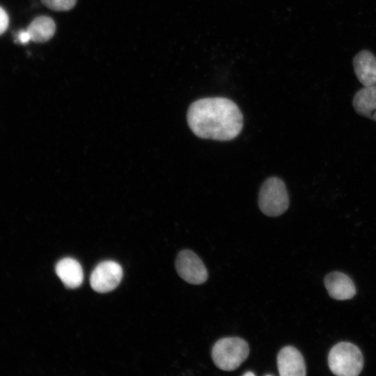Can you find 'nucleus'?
<instances>
[{"instance_id":"f257e3e1","label":"nucleus","mask_w":376,"mask_h":376,"mask_svg":"<svg viewBox=\"0 0 376 376\" xmlns=\"http://www.w3.org/2000/svg\"><path fill=\"white\" fill-rule=\"evenodd\" d=\"M187 120L192 132L205 139L229 141L238 136L243 127V116L237 105L222 97L194 102Z\"/></svg>"},{"instance_id":"f03ea898","label":"nucleus","mask_w":376,"mask_h":376,"mask_svg":"<svg viewBox=\"0 0 376 376\" xmlns=\"http://www.w3.org/2000/svg\"><path fill=\"white\" fill-rule=\"evenodd\" d=\"M328 366L338 376H357L363 367V357L359 348L350 342L334 345L328 354Z\"/></svg>"},{"instance_id":"7ed1b4c3","label":"nucleus","mask_w":376,"mask_h":376,"mask_svg":"<svg viewBox=\"0 0 376 376\" xmlns=\"http://www.w3.org/2000/svg\"><path fill=\"white\" fill-rule=\"evenodd\" d=\"M247 342L239 337H226L218 340L212 349L213 362L219 369L231 371L237 368L248 357Z\"/></svg>"},{"instance_id":"20e7f679","label":"nucleus","mask_w":376,"mask_h":376,"mask_svg":"<svg viewBox=\"0 0 376 376\" xmlns=\"http://www.w3.org/2000/svg\"><path fill=\"white\" fill-rule=\"evenodd\" d=\"M258 206L268 217H278L289 207V197L283 180L276 177L267 179L262 185L258 194Z\"/></svg>"},{"instance_id":"39448f33","label":"nucleus","mask_w":376,"mask_h":376,"mask_svg":"<svg viewBox=\"0 0 376 376\" xmlns=\"http://www.w3.org/2000/svg\"><path fill=\"white\" fill-rule=\"evenodd\" d=\"M175 269L178 275L185 281L200 285L206 281L208 274L201 258L192 251H181L175 260Z\"/></svg>"},{"instance_id":"423d86ee","label":"nucleus","mask_w":376,"mask_h":376,"mask_svg":"<svg viewBox=\"0 0 376 376\" xmlns=\"http://www.w3.org/2000/svg\"><path fill=\"white\" fill-rule=\"evenodd\" d=\"M122 277L121 266L115 261L106 260L95 267L90 277V284L97 292H108L119 285Z\"/></svg>"},{"instance_id":"0eeeda50","label":"nucleus","mask_w":376,"mask_h":376,"mask_svg":"<svg viewBox=\"0 0 376 376\" xmlns=\"http://www.w3.org/2000/svg\"><path fill=\"white\" fill-rule=\"evenodd\" d=\"M277 368L281 376H304L306 365L301 352L295 347H283L277 356Z\"/></svg>"},{"instance_id":"6e6552de","label":"nucleus","mask_w":376,"mask_h":376,"mask_svg":"<svg viewBox=\"0 0 376 376\" xmlns=\"http://www.w3.org/2000/svg\"><path fill=\"white\" fill-rule=\"evenodd\" d=\"M329 295L336 300H347L356 295V288L352 280L340 272H331L324 279Z\"/></svg>"},{"instance_id":"1a4fd4ad","label":"nucleus","mask_w":376,"mask_h":376,"mask_svg":"<svg viewBox=\"0 0 376 376\" xmlns=\"http://www.w3.org/2000/svg\"><path fill=\"white\" fill-rule=\"evenodd\" d=\"M355 75L363 86L376 85V57L370 51L364 49L353 58Z\"/></svg>"},{"instance_id":"9d476101","label":"nucleus","mask_w":376,"mask_h":376,"mask_svg":"<svg viewBox=\"0 0 376 376\" xmlns=\"http://www.w3.org/2000/svg\"><path fill=\"white\" fill-rule=\"evenodd\" d=\"M55 271L68 288H76L80 286L84 280V273L80 263L72 258H64L60 260L55 267Z\"/></svg>"},{"instance_id":"9b49d317","label":"nucleus","mask_w":376,"mask_h":376,"mask_svg":"<svg viewBox=\"0 0 376 376\" xmlns=\"http://www.w3.org/2000/svg\"><path fill=\"white\" fill-rule=\"evenodd\" d=\"M352 104L359 115L376 122V85L359 90L353 97Z\"/></svg>"},{"instance_id":"f8f14e48","label":"nucleus","mask_w":376,"mask_h":376,"mask_svg":"<svg viewBox=\"0 0 376 376\" xmlns=\"http://www.w3.org/2000/svg\"><path fill=\"white\" fill-rule=\"evenodd\" d=\"M31 40L36 42H45L50 40L56 31L54 21L47 16H39L35 18L26 29Z\"/></svg>"},{"instance_id":"ddd939ff","label":"nucleus","mask_w":376,"mask_h":376,"mask_svg":"<svg viewBox=\"0 0 376 376\" xmlns=\"http://www.w3.org/2000/svg\"><path fill=\"white\" fill-rule=\"evenodd\" d=\"M42 3L54 11H68L74 8L77 0H41Z\"/></svg>"},{"instance_id":"4468645a","label":"nucleus","mask_w":376,"mask_h":376,"mask_svg":"<svg viewBox=\"0 0 376 376\" xmlns=\"http://www.w3.org/2000/svg\"><path fill=\"white\" fill-rule=\"evenodd\" d=\"M9 18L7 13L0 7V35L6 31L8 26Z\"/></svg>"},{"instance_id":"2eb2a0df","label":"nucleus","mask_w":376,"mask_h":376,"mask_svg":"<svg viewBox=\"0 0 376 376\" xmlns=\"http://www.w3.org/2000/svg\"><path fill=\"white\" fill-rule=\"evenodd\" d=\"M17 38L18 42L22 44H26L31 40L30 34L26 29L19 31L17 33Z\"/></svg>"},{"instance_id":"dca6fc26","label":"nucleus","mask_w":376,"mask_h":376,"mask_svg":"<svg viewBox=\"0 0 376 376\" xmlns=\"http://www.w3.org/2000/svg\"><path fill=\"white\" fill-rule=\"evenodd\" d=\"M244 376H249V375H251V376H254L255 374L252 372H246L244 374H243Z\"/></svg>"}]
</instances>
